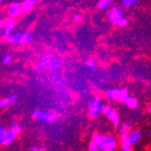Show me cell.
<instances>
[{
  "mask_svg": "<svg viewBox=\"0 0 151 151\" xmlns=\"http://www.w3.org/2000/svg\"><path fill=\"white\" fill-rule=\"evenodd\" d=\"M92 141L99 147L100 151H116L119 147L118 139L110 134L94 133Z\"/></svg>",
  "mask_w": 151,
  "mask_h": 151,
  "instance_id": "6da1fadb",
  "label": "cell"
},
{
  "mask_svg": "<svg viewBox=\"0 0 151 151\" xmlns=\"http://www.w3.org/2000/svg\"><path fill=\"white\" fill-rule=\"evenodd\" d=\"M108 19L114 26L124 27L128 24V18L123 16V9L120 6H113L107 12Z\"/></svg>",
  "mask_w": 151,
  "mask_h": 151,
  "instance_id": "7a4b0ae2",
  "label": "cell"
},
{
  "mask_svg": "<svg viewBox=\"0 0 151 151\" xmlns=\"http://www.w3.org/2000/svg\"><path fill=\"white\" fill-rule=\"evenodd\" d=\"M61 66V60L58 56L53 55H47L42 59L40 60L35 64V69L36 70H42V69L47 70H57Z\"/></svg>",
  "mask_w": 151,
  "mask_h": 151,
  "instance_id": "3957f363",
  "label": "cell"
},
{
  "mask_svg": "<svg viewBox=\"0 0 151 151\" xmlns=\"http://www.w3.org/2000/svg\"><path fill=\"white\" fill-rule=\"evenodd\" d=\"M106 96L109 99L116 100L124 104L126 99L129 96V92L126 88H111L106 91Z\"/></svg>",
  "mask_w": 151,
  "mask_h": 151,
  "instance_id": "277c9868",
  "label": "cell"
},
{
  "mask_svg": "<svg viewBox=\"0 0 151 151\" xmlns=\"http://www.w3.org/2000/svg\"><path fill=\"white\" fill-rule=\"evenodd\" d=\"M32 117L35 120L42 122V123H53L57 119V115L56 113L52 111L36 109L32 111Z\"/></svg>",
  "mask_w": 151,
  "mask_h": 151,
  "instance_id": "5b68a950",
  "label": "cell"
},
{
  "mask_svg": "<svg viewBox=\"0 0 151 151\" xmlns=\"http://www.w3.org/2000/svg\"><path fill=\"white\" fill-rule=\"evenodd\" d=\"M6 40L9 43L19 46V45L30 43L33 40V36L28 32L26 33L15 32L11 34Z\"/></svg>",
  "mask_w": 151,
  "mask_h": 151,
  "instance_id": "8992f818",
  "label": "cell"
},
{
  "mask_svg": "<svg viewBox=\"0 0 151 151\" xmlns=\"http://www.w3.org/2000/svg\"><path fill=\"white\" fill-rule=\"evenodd\" d=\"M101 113H103L106 117L112 122L114 127L117 128L118 126L120 124L119 123V116L115 109L110 107L107 104L102 103L101 105Z\"/></svg>",
  "mask_w": 151,
  "mask_h": 151,
  "instance_id": "52a82bcc",
  "label": "cell"
},
{
  "mask_svg": "<svg viewBox=\"0 0 151 151\" xmlns=\"http://www.w3.org/2000/svg\"><path fill=\"white\" fill-rule=\"evenodd\" d=\"M102 101L98 96H96L92 99L88 106L89 114L92 118H96L101 113Z\"/></svg>",
  "mask_w": 151,
  "mask_h": 151,
  "instance_id": "ba28073f",
  "label": "cell"
},
{
  "mask_svg": "<svg viewBox=\"0 0 151 151\" xmlns=\"http://www.w3.org/2000/svg\"><path fill=\"white\" fill-rule=\"evenodd\" d=\"M5 22V27L2 29L1 32V37L2 40H6L8 39L9 36L12 34V31L16 27V23H15L14 20L11 18H6Z\"/></svg>",
  "mask_w": 151,
  "mask_h": 151,
  "instance_id": "9c48e42d",
  "label": "cell"
},
{
  "mask_svg": "<svg viewBox=\"0 0 151 151\" xmlns=\"http://www.w3.org/2000/svg\"><path fill=\"white\" fill-rule=\"evenodd\" d=\"M8 14L9 18L15 19L22 14L20 2H12L8 7Z\"/></svg>",
  "mask_w": 151,
  "mask_h": 151,
  "instance_id": "30bf717a",
  "label": "cell"
},
{
  "mask_svg": "<svg viewBox=\"0 0 151 151\" xmlns=\"http://www.w3.org/2000/svg\"><path fill=\"white\" fill-rule=\"evenodd\" d=\"M125 140L132 147L137 145V143H139V141L141 140V133L137 129L131 131L129 133L127 138Z\"/></svg>",
  "mask_w": 151,
  "mask_h": 151,
  "instance_id": "8fae6325",
  "label": "cell"
},
{
  "mask_svg": "<svg viewBox=\"0 0 151 151\" xmlns=\"http://www.w3.org/2000/svg\"><path fill=\"white\" fill-rule=\"evenodd\" d=\"M118 133L120 136V139L122 141L125 140L127 138L129 133H130L131 126L129 123H121L118 126Z\"/></svg>",
  "mask_w": 151,
  "mask_h": 151,
  "instance_id": "7c38bea8",
  "label": "cell"
},
{
  "mask_svg": "<svg viewBox=\"0 0 151 151\" xmlns=\"http://www.w3.org/2000/svg\"><path fill=\"white\" fill-rule=\"evenodd\" d=\"M36 3V0H22V2L20 3L22 14V13L26 14L29 12L34 8Z\"/></svg>",
  "mask_w": 151,
  "mask_h": 151,
  "instance_id": "4fadbf2b",
  "label": "cell"
},
{
  "mask_svg": "<svg viewBox=\"0 0 151 151\" xmlns=\"http://www.w3.org/2000/svg\"><path fill=\"white\" fill-rule=\"evenodd\" d=\"M16 137H17V134L11 128L7 129L6 133V137H5L4 141L2 143V146L7 147V146L11 145L15 141V139H16Z\"/></svg>",
  "mask_w": 151,
  "mask_h": 151,
  "instance_id": "5bb4252c",
  "label": "cell"
},
{
  "mask_svg": "<svg viewBox=\"0 0 151 151\" xmlns=\"http://www.w3.org/2000/svg\"><path fill=\"white\" fill-rule=\"evenodd\" d=\"M19 98V95L16 93L12 94L10 97L4 98L0 100V108H4L14 104V102Z\"/></svg>",
  "mask_w": 151,
  "mask_h": 151,
  "instance_id": "9a60e30c",
  "label": "cell"
},
{
  "mask_svg": "<svg viewBox=\"0 0 151 151\" xmlns=\"http://www.w3.org/2000/svg\"><path fill=\"white\" fill-rule=\"evenodd\" d=\"M113 0H98L96 6L101 11H108L113 3Z\"/></svg>",
  "mask_w": 151,
  "mask_h": 151,
  "instance_id": "2e32d148",
  "label": "cell"
},
{
  "mask_svg": "<svg viewBox=\"0 0 151 151\" xmlns=\"http://www.w3.org/2000/svg\"><path fill=\"white\" fill-rule=\"evenodd\" d=\"M84 64H85L86 68L87 70H90V71L96 72V70H97L98 63H97V62L96 61V60H92V59H90V60H86Z\"/></svg>",
  "mask_w": 151,
  "mask_h": 151,
  "instance_id": "e0dca14e",
  "label": "cell"
},
{
  "mask_svg": "<svg viewBox=\"0 0 151 151\" xmlns=\"http://www.w3.org/2000/svg\"><path fill=\"white\" fill-rule=\"evenodd\" d=\"M124 104L127 105L129 109H135V108L137 107V106H138V100L136 97L134 96H129V97L127 99H126V101Z\"/></svg>",
  "mask_w": 151,
  "mask_h": 151,
  "instance_id": "ac0fdd59",
  "label": "cell"
},
{
  "mask_svg": "<svg viewBox=\"0 0 151 151\" xmlns=\"http://www.w3.org/2000/svg\"><path fill=\"white\" fill-rule=\"evenodd\" d=\"M139 1V0H121V5L123 8L129 9L138 3Z\"/></svg>",
  "mask_w": 151,
  "mask_h": 151,
  "instance_id": "d6986e66",
  "label": "cell"
},
{
  "mask_svg": "<svg viewBox=\"0 0 151 151\" xmlns=\"http://www.w3.org/2000/svg\"><path fill=\"white\" fill-rule=\"evenodd\" d=\"M11 129H12L17 135H19V134H20V133H22V129H21V127H19V122L17 121V120H13V121L12 122V123H11Z\"/></svg>",
  "mask_w": 151,
  "mask_h": 151,
  "instance_id": "ffe728a7",
  "label": "cell"
},
{
  "mask_svg": "<svg viewBox=\"0 0 151 151\" xmlns=\"http://www.w3.org/2000/svg\"><path fill=\"white\" fill-rule=\"evenodd\" d=\"M119 151H133V147L130 144H129L126 140H123V141H122Z\"/></svg>",
  "mask_w": 151,
  "mask_h": 151,
  "instance_id": "44dd1931",
  "label": "cell"
},
{
  "mask_svg": "<svg viewBox=\"0 0 151 151\" xmlns=\"http://www.w3.org/2000/svg\"><path fill=\"white\" fill-rule=\"evenodd\" d=\"M7 128L4 126H0V145H2V143L4 141L5 137H6V133Z\"/></svg>",
  "mask_w": 151,
  "mask_h": 151,
  "instance_id": "7402d4cb",
  "label": "cell"
},
{
  "mask_svg": "<svg viewBox=\"0 0 151 151\" xmlns=\"http://www.w3.org/2000/svg\"><path fill=\"white\" fill-rule=\"evenodd\" d=\"M12 61V56H11V54L7 53L6 54L2 59V63L4 65V66H8L9 64L11 63Z\"/></svg>",
  "mask_w": 151,
  "mask_h": 151,
  "instance_id": "603a6c76",
  "label": "cell"
},
{
  "mask_svg": "<svg viewBox=\"0 0 151 151\" xmlns=\"http://www.w3.org/2000/svg\"><path fill=\"white\" fill-rule=\"evenodd\" d=\"M88 151H100L99 149V147L96 145L95 143L93 141L90 142L88 146Z\"/></svg>",
  "mask_w": 151,
  "mask_h": 151,
  "instance_id": "cb8c5ba5",
  "label": "cell"
},
{
  "mask_svg": "<svg viewBox=\"0 0 151 151\" xmlns=\"http://www.w3.org/2000/svg\"><path fill=\"white\" fill-rule=\"evenodd\" d=\"M46 150V147L44 146H32L29 148V151H44Z\"/></svg>",
  "mask_w": 151,
  "mask_h": 151,
  "instance_id": "d4e9b609",
  "label": "cell"
},
{
  "mask_svg": "<svg viewBox=\"0 0 151 151\" xmlns=\"http://www.w3.org/2000/svg\"><path fill=\"white\" fill-rule=\"evenodd\" d=\"M80 16H79V15H75L73 17V21L75 22H80Z\"/></svg>",
  "mask_w": 151,
  "mask_h": 151,
  "instance_id": "484cf974",
  "label": "cell"
},
{
  "mask_svg": "<svg viewBox=\"0 0 151 151\" xmlns=\"http://www.w3.org/2000/svg\"><path fill=\"white\" fill-rule=\"evenodd\" d=\"M4 27H5V22L4 21L0 20V29H2Z\"/></svg>",
  "mask_w": 151,
  "mask_h": 151,
  "instance_id": "4316f807",
  "label": "cell"
},
{
  "mask_svg": "<svg viewBox=\"0 0 151 151\" xmlns=\"http://www.w3.org/2000/svg\"><path fill=\"white\" fill-rule=\"evenodd\" d=\"M148 112H149L150 113H151V105L150 106L149 108H148Z\"/></svg>",
  "mask_w": 151,
  "mask_h": 151,
  "instance_id": "83f0119b",
  "label": "cell"
},
{
  "mask_svg": "<svg viewBox=\"0 0 151 151\" xmlns=\"http://www.w3.org/2000/svg\"><path fill=\"white\" fill-rule=\"evenodd\" d=\"M42 1H44V0H36V2H42Z\"/></svg>",
  "mask_w": 151,
  "mask_h": 151,
  "instance_id": "f1b7e54d",
  "label": "cell"
},
{
  "mask_svg": "<svg viewBox=\"0 0 151 151\" xmlns=\"http://www.w3.org/2000/svg\"><path fill=\"white\" fill-rule=\"evenodd\" d=\"M149 135L151 136V129L149 130Z\"/></svg>",
  "mask_w": 151,
  "mask_h": 151,
  "instance_id": "f546056e",
  "label": "cell"
},
{
  "mask_svg": "<svg viewBox=\"0 0 151 151\" xmlns=\"http://www.w3.org/2000/svg\"><path fill=\"white\" fill-rule=\"evenodd\" d=\"M3 1H4V0H0V4H2V2H3Z\"/></svg>",
  "mask_w": 151,
  "mask_h": 151,
  "instance_id": "4dcf8cb0",
  "label": "cell"
}]
</instances>
